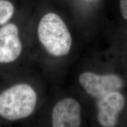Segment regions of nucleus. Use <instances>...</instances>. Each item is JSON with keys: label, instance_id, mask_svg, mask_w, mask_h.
Returning <instances> with one entry per match:
<instances>
[{"label": "nucleus", "instance_id": "20e7f679", "mask_svg": "<svg viewBox=\"0 0 127 127\" xmlns=\"http://www.w3.org/2000/svg\"><path fill=\"white\" fill-rule=\"evenodd\" d=\"M79 82L88 94L98 98L117 91L123 86L121 78L113 74L98 75L93 72H84L79 75Z\"/></svg>", "mask_w": 127, "mask_h": 127}, {"label": "nucleus", "instance_id": "0eeeda50", "mask_svg": "<svg viewBox=\"0 0 127 127\" xmlns=\"http://www.w3.org/2000/svg\"><path fill=\"white\" fill-rule=\"evenodd\" d=\"M15 6L11 0H0V27L12 20Z\"/></svg>", "mask_w": 127, "mask_h": 127}, {"label": "nucleus", "instance_id": "1a4fd4ad", "mask_svg": "<svg viewBox=\"0 0 127 127\" xmlns=\"http://www.w3.org/2000/svg\"><path fill=\"white\" fill-rule=\"evenodd\" d=\"M1 125V123H0V125Z\"/></svg>", "mask_w": 127, "mask_h": 127}, {"label": "nucleus", "instance_id": "6e6552de", "mask_svg": "<svg viewBox=\"0 0 127 127\" xmlns=\"http://www.w3.org/2000/svg\"><path fill=\"white\" fill-rule=\"evenodd\" d=\"M120 7L123 18L127 21V0H120Z\"/></svg>", "mask_w": 127, "mask_h": 127}, {"label": "nucleus", "instance_id": "7ed1b4c3", "mask_svg": "<svg viewBox=\"0 0 127 127\" xmlns=\"http://www.w3.org/2000/svg\"><path fill=\"white\" fill-rule=\"evenodd\" d=\"M24 51L19 25L11 20L0 27V78H11L12 68Z\"/></svg>", "mask_w": 127, "mask_h": 127}, {"label": "nucleus", "instance_id": "39448f33", "mask_svg": "<svg viewBox=\"0 0 127 127\" xmlns=\"http://www.w3.org/2000/svg\"><path fill=\"white\" fill-rule=\"evenodd\" d=\"M81 108L79 102L71 98L60 100L55 105L51 113L54 127H78L81 124Z\"/></svg>", "mask_w": 127, "mask_h": 127}, {"label": "nucleus", "instance_id": "f03ea898", "mask_svg": "<svg viewBox=\"0 0 127 127\" xmlns=\"http://www.w3.org/2000/svg\"><path fill=\"white\" fill-rule=\"evenodd\" d=\"M39 43L49 55L62 57L71 50L72 38L64 21L54 12H48L39 20L36 30Z\"/></svg>", "mask_w": 127, "mask_h": 127}, {"label": "nucleus", "instance_id": "423d86ee", "mask_svg": "<svg viewBox=\"0 0 127 127\" xmlns=\"http://www.w3.org/2000/svg\"><path fill=\"white\" fill-rule=\"evenodd\" d=\"M124 96L118 91L108 94L99 98L96 103L98 108L97 119L101 126H115L119 114L125 106Z\"/></svg>", "mask_w": 127, "mask_h": 127}, {"label": "nucleus", "instance_id": "f257e3e1", "mask_svg": "<svg viewBox=\"0 0 127 127\" xmlns=\"http://www.w3.org/2000/svg\"><path fill=\"white\" fill-rule=\"evenodd\" d=\"M0 85V123H11L27 118L34 113L38 95L34 87L25 82L5 79Z\"/></svg>", "mask_w": 127, "mask_h": 127}]
</instances>
